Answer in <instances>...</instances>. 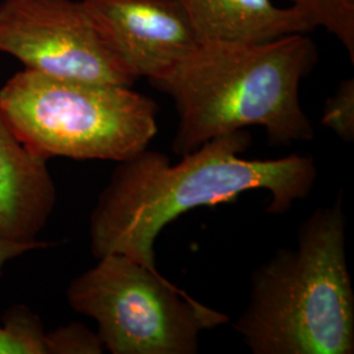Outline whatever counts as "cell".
<instances>
[{
	"mask_svg": "<svg viewBox=\"0 0 354 354\" xmlns=\"http://www.w3.org/2000/svg\"><path fill=\"white\" fill-rule=\"evenodd\" d=\"M127 70L152 80L163 75L201 42L177 0H83Z\"/></svg>",
	"mask_w": 354,
	"mask_h": 354,
	"instance_id": "7",
	"label": "cell"
},
{
	"mask_svg": "<svg viewBox=\"0 0 354 354\" xmlns=\"http://www.w3.org/2000/svg\"><path fill=\"white\" fill-rule=\"evenodd\" d=\"M0 108L15 134L46 160L124 162L158 133V105L127 86L20 71L0 89Z\"/></svg>",
	"mask_w": 354,
	"mask_h": 354,
	"instance_id": "4",
	"label": "cell"
},
{
	"mask_svg": "<svg viewBox=\"0 0 354 354\" xmlns=\"http://www.w3.org/2000/svg\"><path fill=\"white\" fill-rule=\"evenodd\" d=\"M342 194L298 231L297 247L253 272L234 329L253 354H352L354 291L346 261Z\"/></svg>",
	"mask_w": 354,
	"mask_h": 354,
	"instance_id": "3",
	"label": "cell"
},
{
	"mask_svg": "<svg viewBox=\"0 0 354 354\" xmlns=\"http://www.w3.org/2000/svg\"><path fill=\"white\" fill-rule=\"evenodd\" d=\"M322 122L344 142L354 140V80L345 79L327 99Z\"/></svg>",
	"mask_w": 354,
	"mask_h": 354,
	"instance_id": "12",
	"label": "cell"
},
{
	"mask_svg": "<svg viewBox=\"0 0 354 354\" xmlns=\"http://www.w3.org/2000/svg\"><path fill=\"white\" fill-rule=\"evenodd\" d=\"M189 16L200 41H268L291 33H310L313 26L294 7L272 0H177Z\"/></svg>",
	"mask_w": 354,
	"mask_h": 354,
	"instance_id": "9",
	"label": "cell"
},
{
	"mask_svg": "<svg viewBox=\"0 0 354 354\" xmlns=\"http://www.w3.org/2000/svg\"><path fill=\"white\" fill-rule=\"evenodd\" d=\"M315 29H326L348 51L354 64V0H289Z\"/></svg>",
	"mask_w": 354,
	"mask_h": 354,
	"instance_id": "10",
	"label": "cell"
},
{
	"mask_svg": "<svg viewBox=\"0 0 354 354\" xmlns=\"http://www.w3.org/2000/svg\"><path fill=\"white\" fill-rule=\"evenodd\" d=\"M251 143L243 129L207 140L176 165L149 147L120 162L91 215L93 256L120 253L156 269L153 245L167 225L196 207L232 203L253 190L269 192V214L288 213L315 185L314 158H241Z\"/></svg>",
	"mask_w": 354,
	"mask_h": 354,
	"instance_id": "1",
	"label": "cell"
},
{
	"mask_svg": "<svg viewBox=\"0 0 354 354\" xmlns=\"http://www.w3.org/2000/svg\"><path fill=\"white\" fill-rule=\"evenodd\" d=\"M50 354H99L104 349L97 333L80 323H71L48 333Z\"/></svg>",
	"mask_w": 354,
	"mask_h": 354,
	"instance_id": "13",
	"label": "cell"
},
{
	"mask_svg": "<svg viewBox=\"0 0 354 354\" xmlns=\"http://www.w3.org/2000/svg\"><path fill=\"white\" fill-rule=\"evenodd\" d=\"M0 354H50L48 333L30 310L15 306L3 317Z\"/></svg>",
	"mask_w": 354,
	"mask_h": 354,
	"instance_id": "11",
	"label": "cell"
},
{
	"mask_svg": "<svg viewBox=\"0 0 354 354\" xmlns=\"http://www.w3.org/2000/svg\"><path fill=\"white\" fill-rule=\"evenodd\" d=\"M0 53L44 75L133 87L83 0H3Z\"/></svg>",
	"mask_w": 354,
	"mask_h": 354,
	"instance_id": "6",
	"label": "cell"
},
{
	"mask_svg": "<svg viewBox=\"0 0 354 354\" xmlns=\"http://www.w3.org/2000/svg\"><path fill=\"white\" fill-rule=\"evenodd\" d=\"M55 203L46 159L19 140L0 108V238L36 241Z\"/></svg>",
	"mask_w": 354,
	"mask_h": 354,
	"instance_id": "8",
	"label": "cell"
},
{
	"mask_svg": "<svg viewBox=\"0 0 354 354\" xmlns=\"http://www.w3.org/2000/svg\"><path fill=\"white\" fill-rule=\"evenodd\" d=\"M71 281V308L92 317L104 349L113 354H196L200 335L228 315L198 302L151 269L108 253Z\"/></svg>",
	"mask_w": 354,
	"mask_h": 354,
	"instance_id": "5",
	"label": "cell"
},
{
	"mask_svg": "<svg viewBox=\"0 0 354 354\" xmlns=\"http://www.w3.org/2000/svg\"><path fill=\"white\" fill-rule=\"evenodd\" d=\"M45 245H46V243H42V241L21 243V241H8V239L0 238V276L3 273L4 266L10 260H13L28 251H32L35 248H41Z\"/></svg>",
	"mask_w": 354,
	"mask_h": 354,
	"instance_id": "14",
	"label": "cell"
},
{
	"mask_svg": "<svg viewBox=\"0 0 354 354\" xmlns=\"http://www.w3.org/2000/svg\"><path fill=\"white\" fill-rule=\"evenodd\" d=\"M308 33L268 41H201L149 83L175 102L178 127L172 151L185 155L207 140L261 127L274 146L314 140L299 88L317 66Z\"/></svg>",
	"mask_w": 354,
	"mask_h": 354,
	"instance_id": "2",
	"label": "cell"
}]
</instances>
